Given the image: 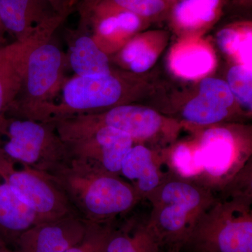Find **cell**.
<instances>
[{
  "label": "cell",
  "mask_w": 252,
  "mask_h": 252,
  "mask_svg": "<svg viewBox=\"0 0 252 252\" xmlns=\"http://www.w3.org/2000/svg\"><path fill=\"white\" fill-rule=\"evenodd\" d=\"M98 0H79L77 9L80 16V26L86 24L91 11L97 4Z\"/></svg>",
  "instance_id": "cell-30"
},
{
  "label": "cell",
  "mask_w": 252,
  "mask_h": 252,
  "mask_svg": "<svg viewBox=\"0 0 252 252\" xmlns=\"http://www.w3.org/2000/svg\"><path fill=\"white\" fill-rule=\"evenodd\" d=\"M119 7L140 16H149L160 12L165 8L162 0H112Z\"/></svg>",
  "instance_id": "cell-22"
},
{
  "label": "cell",
  "mask_w": 252,
  "mask_h": 252,
  "mask_svg": "<svg viewBox=\"0 0 252 252\" xmlns=\"http://www.w3.org/2000/svg\"><path fill=\"white\" fill-rule=\"evenodd\" d=\"M197 144L200 167L197 183L215 196L252 159L251 144L240 142L227 127L207 129Z\"/></svg>",
  "instance_id": "cell-6"
},
{
  "label": "cell",
  "mask_w": 252,
  "mask_h": 252,
  "mask_svg": "<svg viewBox=\"0 0 252 252\" xmlns=\"http://www.w3.org/2000/svg\"><path fill=\"white\" fill-rule=\"evenodd\" d=\"M64 20L55 15L39 25L27 39L16 40L0 48V117L9 111L17 97L32 51L39 44L51 40Z\"/></svg>",
  "instance_id": "cell-9"
},
{
  "label": "cell",
  "mask_w": 252,
  "mask_h": 252,
  "mask_svg": "<svg viewBox=\"0 0 252 252\" xmlns=\"http://www.w3.org/2000/svg\"><path fill=\"white\" fill-rule=\"evenodd\" d=\"M120 31L132 32L140 26V18L137 14L130 11H125L117 16Z\"/></svg>",
  "instance_id": "cell-27"
},
{
  "label": "cell",
  "mask_w": 252,
  "mask_h": 252,
  "mask_svg": "<svg viewBox=\"0 0 252 252\" xmlns=\"http://www.w3.org/2000/svg\"><path fill=\"white\" fill-rule=\"evenodd\" d=\"M213 56L203 46H189L172 55L171 67L180 77L195 79L207 74L214 66Z\"/></svg>",
  "instance_id": "cell-18"
},
{
  "label": "cell",
  "mask_w": 252,
  "mask_h": 252,
  "mask_svg": "<svg viewBox=\"0 0 252 252\" xmlns=\"http://www.w3.org/2000/svg\"><path fill=\"white\" fill-rule=\"evenodd\" d=\"M185 252H252V200L217 198L181 247Z\"/></svg>",
  "instance_id": "cell-4"
},
{
  "label": "cell",
  "mask_w": 252,
  "mask_h": 252,
  "mask_svg": "<svg viewBox=\"0 0 252 252\" xmlns=\"http://www.w3.org/2000/svg\"><path fill=\"white\" fill-rule=\"evenodd\" d=\"M120 31L117 16L104 18L98 26V31L102 35L109 36Z\"/></svg>",
  "instance_id": "cell-29"
},
{
  "label": "cell",
  "mask_w": 252,
  "mask_h": 252,
  "mask_svg": "<svg viewBox=\"0 0 252 252\" xmlns=\"http://www.w3.org/2000/svg\"><path fill=\"white\" fill-rule=\"evenodd\" d=\"M59 100H54L38 121L54 122L65 118L96 114L101 109L117 107L122 98L123 86L111 73L100 77H74L64 81Z\"/></svg>",
  "instance_id": "cell-7"
},
{
  "label": "cell",
  "mask_w": 252,
  "mask_h": 252,
  "mask_svg": "<svg viewBox=\"0 0 252 252\" xmlns=\"http://www.w3.org/2000/svg\"><path fill=\"white\" fill-rule=\"evenodd\" d=\"M147 48L148 47L147 44L142 39H135L132 41L124 48L122 52V59L124 62L130 64L137 56Z\"/></svg>",
  "instance_id": "cell-28"
},
{
  "label": "cell",
  "mask_w": 252,
  "mask_h": 252,
  "mask_svg": "<svg viewBox=\"0 0 252 252\" xmlns=\"http://www.w3.org/2000/svg\"><path fill=\"white\" fill-rule=\"evenodd\" d=\"M252 69L243 65L235 66L228 74V86L234 98L249 112H252Z\"/></svg>",
  "instance_id": "cell-21"
},
{
  "label": "cell",
  "mask_w": 252,
  "mask_h": 252,
  "mask_svg": "<svg viewBox=\"0 0 252 252\" xmlns=\"http://www.w3.org/2000/svg\"><path fill=\"white\" fill-rule=\"evenodd\" d=\"M233 102L234 97L227 83L207 78L200 83L198 95L182 109V117L193 125H214L228 117Z\"/></svg>",
  "instance_id": "cell-14"
},
{
  "label": "cell",
  "mask_w": 252,
  "mask_h": 252,
  "mask_svg": "<svg viewBox=\"0 0 252 252\" xmlns=\"http://www.w3.org/2000/svg\"><path fill=\"white\" fill-rule=\"evenodd\" d=\"M170 252H180L178 250H170Z\"/></svg>",
  "instance_id": "cell-32"
},
{
  "label": "cell",
  "mask_w": 252,
  "mask_h": 252,
  "mask_svg": "<svg viewBox=\"0 0 252 252\" xmlns=\"http://www.w3.org/2000/svg\"><path fill=\"white\" fill-rule=\"evenodd\" d=\"M87 222L77 215L38 223L18 238L17 252H65L85 233Z\"/></svg>",
  "instance_id": "cell-11"
},
{
  "label": "cell",
  "mask_w": 252,
  "mask_h": 252,
  "mask_svg": "<svg viewBox=\"0 0 252 252\" xmlns=\"http://www.w3.org/2000/svg\"><path fill=\"white\" fill-rule=\"evenodd\" d=\"M0 151L15 161L46 175L69 161L65 142L54 124L16 117H0Z\"/></svg>",
  "instance_id": "cell-3"
},
{
  "label": "cell",
  "mask_w": 252,
  "mask_h": 252,
  "mask_svg": "<svg viewBox=\"0 0 252 252\" xmlns=\"http://www.w3.org/2000/svg\"><path fill=\"white\" fill-rule=\"evenodd\" d=\"M244 67L252 69V32L241 36L237 54Z\"/></svg>",
  "instance_id": "cell-25"
},
{
  "label": "cell",
  "mask_w": 252,
  "mask_h": 252,
  "mask_svg": "<svg viewBox=\"0 0 252 252\" xmlns=\"http://www.w3.org/2000/svg\"><path fill=\"white\" fill-rule=\"evenodd\" d=\"M49 176L78 216L89 223L114 221L142 202L122 176L99 171L75 159Z\"/></svg>",
  "instance_id": "cell-1"
},
{
  "label": "cell",
  "mask_w": 252,
  "mask_h": 252,
  "mask_svg": "<svg viewBox=\"0 0 252 252\" xmlns=\"http://www.w3.org/2000/svg\"><path fill=\"white\" fill-rule=\"evenodd\" d=\"M0 27H1V26H0Z\"/></svg>",
  "instance_id": "cell-33"
},
{
  "label": "cell",
  "mask_w": 252,
  "mask_h": 252,
  "mask_svg": "<svg viewBox=\"0 0 252 252\" xmlns=\"http://www.w3.org/2000/svg\"><path fill=\"white\" fill-rule=\"evenodd\" d=\"M66 61V56L51 40L34 48L21 89L6 113L37 121L62 87Z\"/></svg>",
  "instance_id": "cell-5"
},
{
  "label": "cell",
  "mask_w": 252,
  "mask_h": 252,
  "mask_svg": "<svg viewBox=\"0 0 252 252\" xmlns=\"http://www.w3.org/2000/svg\"><path fill=\"white\" fill-rule=\"evenodd\" d=\"M0 178L44 220L77 215L49 175L15 161L0 151Z\"/></svg>",
  "instance_id": "cell-8"
},
{
  "label": "cell",
  "mask_w": 252,
  "mask_h": 252,
  "mask_svg": "<svg viewBox=\"0 0 252 252\" xmlns=\"http://www.w3.org/2000/svg\"><path fill=\"white\" fill-rule=\"evenodd\" d=\"M0 252H17L0 237Z\"/></svg>",
  "instance_id": "cell-31"
},
{
  "label": "cell",
  "mask_w": 252,
  "mask_h": 252,
  "mask_svg": "<svg viewBox=\"0 0 252 252\" xmlns=\"http://www.w3.org/2000/svg\"><path fill=\"white\" fill-rule=\"evenodd\" d=\"M43 221L0 178V237L14 249L18 238L24 232Z\"/></svg>",
  "instance_id": "cell-16"
},
{
  "label": "cell",
  "mask_w": 252,
  "mask_h": 252,
  "mask_svg": "<svg viewBox=\"0 0 252 252\" xmlns=\"http://www.w3.org/2000/svg\"><path fill=\"white\" fill-rule=\"evenodd\" d=\"M57 15L44 0H0V26L24 40L36 28Z\"/></svg>",
  "instance_id": "cell-15"
},
{
  "label": "cell",
  "mask_w": 252,
  "mask_h": 252,
  "mask_svg": "<svg viewBox=\"0 0 252 252\" xmlns=\"http://www.w3.org/2000/svg\"><path fill=\"white\" fill-rule=\"evenodd\" d=\"M146 200L149 222L162 246L180 250L216 197L196 182L170 174Z\"/></svg>",
  "instance_id": "cell-2"
},
{
  "label": "cell",
  "mask_w": 252,
  "mask_h": 252,
  "mask_svg": "<svg viewBox=\"0 0 252 252\" xmlns=\"http://www.w3.org/2000/svg\"><path fill=\"white\" fill-rule=\"evenodd\" d=\"M241 35L231 29L223 30L217 35V41L220 49L228 55L237 54Z\"/></svg>",
  "instance_id": "cell-23"
},
{
  "label": "cell",
  "mask_w": 252,
  "mask_h": 252,
  "mask_svg": "<svg viewBox=\"0 0 252 252\" xmlns=\"http://www.w3.org/2000/svg\"><path fill=\"white\" fill-rule=\"evenodd\" d=\"M220 0H182L175 10L177 22L186 28H194L210 22L215 16Z\"/></svg>",
  "instance_id": "cell-19"
},
{
  "label": "cell",
  "mask_w": 252,
  "mask_h": 252,
  "mask_svg": "<svg viewBox=\"0 0 252 252\" xmlns=\"http://www.w3.org/2000/svg\"><path fill=\"white\" fill-rule=\"evenodd\" d=\"M115 221V220H114ZM114 221L89 223L83 238L65 252H104Z\"/></svg>",
  "instance_id": "cell-20"
},
{
  "label": "cell",
  "mask_w": 252,
  "mask_h": 252,
  "mask_svg": "<svg viewBox=\"0 0 252 252\" xmlns=\"http://www.w3.org/2000/svg\"><path fill=\"white\" fill-rule=\"evenodd\" d=\"M68 62L79 77H100L112 73L107 55L92 38L81 33L71 44Z\"/></svg>",
  "instance_id": "cell-17"
},
{
  "label": "cell",
  "mask_w": 252,
  "mask_h": 252,
  "mask_svg": "<svg viewBox=\"0 0 252 252\" xmlns=\"http://www.w3.org/2000/svg\"><path fill=\"white\" fill-rule=\"evenodd\" d=\"M156 59L157 55L155 52L147 48L130 63L131 69L137 73L145 72L154 64Z\"/></svg>",
  "instance_id": "cell-24"
},
{
  "label": "cell",
  "mask_w": 252,
  "mask_h": 252,
  "mask_svg": "<svg viewBox=\"0 0 252 252\" xmlns=\"http://www.w3.org/2000/svg\"><path fill=\"white\" fill-rule=\"evenodd\" d=\"M163 150L134 144L123 160L120 175L132 186L141 201L147 200L170 175Z\"/></svg>",
  "instance_id": "cell-12"
},
{
  "label": "cell",
  "mask_w": 252,
  "mask_h": 252,
  "mask_svg": "<svg viewBox=\"0 0 252 252\" xmlns=\"http://www.w3.org/2000/svg\"><path fill=\"white\" fill-rule=\"evenodd\" d=\"M135 207L114 221L104 252H161L163 246L150 224L149 212H137Z\"/></svg>",
  "instance_id": "cell-13"
},
{
  "label": "cell",
  "mask_w": 252,
  "mask_h": 252,
  "mask_svg": "<svg viewBox=\"0 0 252 252\" xmlns=\"http://www.w3.org/2000/svg\"><path fill=\"white\" fill-rule=\"evenodd\" d=\"M69 158L86 162L99 171L120 175L126 154L135 142L122 131L101 127L64 141Z\"/></svg>",
  "instance_id": "cell-10"
},
{
  "label": "cell",
  "mask_w": 252,
  "mask_h": 252,
  "mask_svg": "<svg viewBox=\"0 0 252 252\" xmlns=\"http://www.w3.org/2000/svg\"><path fill=\"white\" fill-rule=\"evenodd\" d=\"M56 14L64 18L67 16L77 7L79 0H44Z\"/></svg>",
  "instance_id": "cell-26"
}]
</instances>
